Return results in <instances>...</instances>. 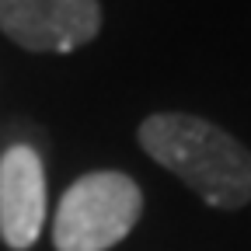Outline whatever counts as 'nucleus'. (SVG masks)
<instances>
[{"mask_svg":"<svg viewBox=\"0 0 251 251\" xmlns=\"http://www.w3.org/2000/svg\"><path fill=\"white\" fill-rule=\"evenodd\" d=\"M140 147L181 178L213 209L251 202V150L227 129L185 112H161L140 122Z\"/></svg>","mask_w":251,"mask_h":251,"instance_id":"obj_1","label":"nucleus"},{"mask_svg":"<svg viewBox=\"0 0 251 251\" xmlns=\"http://www.w3.org/2000/svg\"><path fill=\"white\" fill-rule=\"evenodd\" d=\"M143 213L140 185L122 171H94L63 192L52 216L56 251H108Z\"/></svg>","mask_w":251,"mask_h":251,"instance_id":"obj_2","label":"nucleus"},{"mask_svg":"<svg viewBox=\"0 0 251 251\" xmlns=\"http://www.w3.org/2000/svg\"><path fill=\"white\" fill-rule=\"evenodd\" d=\"M0 31L31 52H74L101 31L98 0H0Z\"/></svg>","mask_w":251,"mask_h":251,"instance_id":"obj_3","label":"nucleus"},{"mask_svg":"<svg viewBox=\"0 0 251 251\" xmlns=\"http://www.w3.org/2000/svg\"><path fill=\"white\" fill-rule=\"evenodd\" d=\"M46 224V168L42 157L14 143L0 153V237L14 251H28Z\"/></svg>","mask_w":251,"mask_h":251,"instance_id":"obj_4","label":"nucleus"}]
</instances>
